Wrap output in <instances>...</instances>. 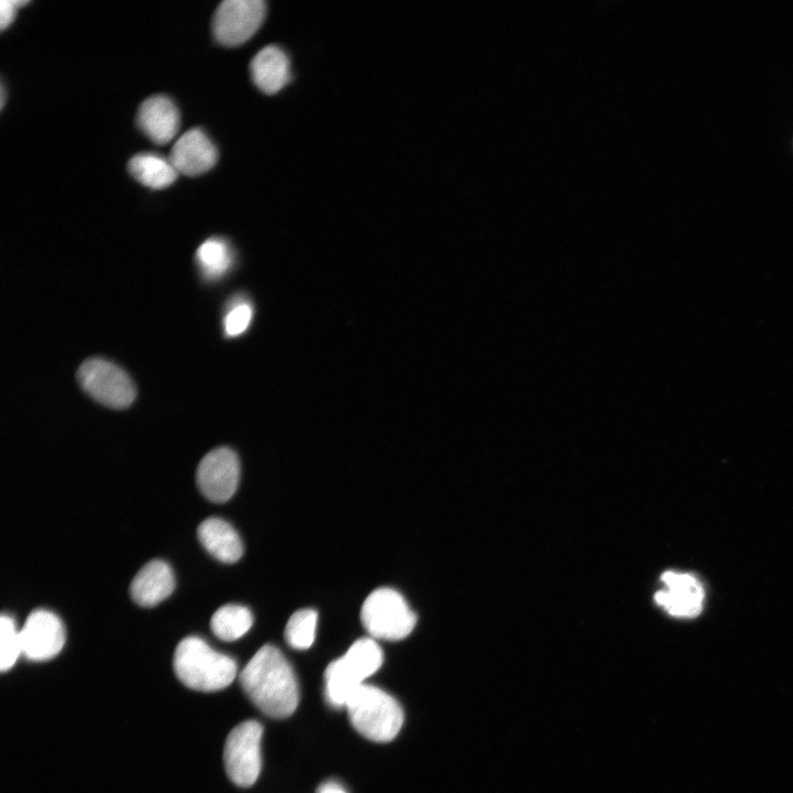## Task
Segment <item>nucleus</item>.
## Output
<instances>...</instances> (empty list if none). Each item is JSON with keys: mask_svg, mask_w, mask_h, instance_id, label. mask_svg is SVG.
Wrapping results in <instances>:
<instances>
[{"mask_svg": "<svg viewBox=\"0 0 793 793\" xmlns=\"http://www.w3.org/2000/svg\"><path fill=\"white\" fill-rule=\"evenodd\" d=\"M661 579L664 588L654 595V600L661 608L674 617L692 618L699 615L705 594L694 575L667 571L662 574Z\"/></svg>", "mask_w": 793, "mask_h": 793, "instance_id": "nucleus-11", "label": "nucleus"}, {"mask_svg": "<svg viewBox=\"0 0 793 793\" xmlns=\"http://www.w3.org/2000/svg\"><path fill=\"white\" fill-rule=\"evenodd\" d=\"M345 707L352 727L376 742L391 741L403 724L399 703L384 691L365 683L352 693Z\"/></svg>", "mask_w": 793, "mask_h": 793, "instance_id": "nucleus-3", "label": "nucleus"}, {"mask_svg": "<svg viewBox=\"0 0 793 793\" xmlns=\"http://www.w3.org/2000/svg\"><path fill=\"white\" fill-rule=\"evenodd\" d=\"M262 726L256 720L237 725L227 736L224 764L228 778L238 786L252 785L261 770Z\"/></svg>", "mask_w": 793, "mask_h": 793, "instance_id": "nucleus-7", "label": "nucleus"}, {"mask_svg": "<svg viewBox=\"0 0 793 793\" xmlns=\"http://www.w3.org/2000/svg\"><path fill=\"white\" fill-rule=\"evenodd\" d=\"M173 667L177 678L199 692L220 691L237 675L233 659L222 654L198 637H186L176 647Z\"/></svg>", "mask_w": 793, "mask_h": 793, "instance_id": "nucleus-2", "label": "nucleus"}, {"mask_svg": "<svg viewBox=\"0 0 793 793\" xmlns=\"http://www.w3.org/2000/svg\"><path fill=\"white\" fill-rule=\"evenodd\" d=\"M317 793H347L346 790L335 781H327L319 785Z\"/></svg>", "mask_w": 793, "mask_h": 793, "instance_id": "nucleus-24", "label": "nucleus"}, {"mask_svg": "<svg viewBox=\"0 0 793 793\" xmlns=\"http://www.w3.org/2000/svg\"><path fill=\"white\" fill-rule=\"evenodd\" d=\"M360 618L372 638L390 641L404 639L416 623V616L403 596L388 587L374 589L366 598Z\"/></svg>", "mask_w": 793, "mask_h": 793, "instance_id": "nucleus-5", "label": "nucleus"}, {"mask_svg": "<svg viewBox=\"0 0 793 793\" xmlns=\"http://www.w3.org/2000/svg\"><path fill=\"white\" fill-rule=\"evenodd\" d=\"M0 669L9 671L22 654L20 630L10 616L2 615L0 619Z\"/></svg>", "mask_w": 793, "mask_h": 793, "instance_id": "nucleus-21", "label": "nucleus"}, {"mask_svg": "<svg viewBox=\"0 0 793 793\" xmlns=\"http://www.w3.org/2000/svg\"><path fill=\"white\" fill-rule=\"evenodd\" d=\"M3 105H4V87L2 85L1 86V108L3 107Z\"/></svg>", "mask_w": 793, "mask_h": 793, "instance_id": "nucleus-25", "label": "nucleus"}, {"mask_svg": "<svg viewBox=\"0 0 793 793\" xmlns=\"http://www.w3.org/2000/svg\"><path fill=\"white\" fill-rule=\"evenodd\" d=\"M24 0H1L0 2V26L4 30L13 21L17 8L25 6Z\"/></svg>", "mask_w": 793, "mask_h": 793, "instance_id": "nucleus-23", "label": "nucleus"}, {"mask_svg": "<svg viewBox=\"0 0 793 793\" xmlns=\"http://www.w3.org/2000/svg\"><path fill=\"white\" fill-rule=\"evenodd\" d=\"M175 588L172 568L161 560L148 562L133 577L130 595L135 604L152 607L166 599Z\"/></svg>", "mask_w": 793, "mask_h": 793, "instance_id": "nucleus-14", "label": "nucleus"}, {"mask_svg": "<svg viewBox=\"0 0 793 793\" xmlns=\"http://www.w3.org/2000/svg\"><path fill=\"white\" fill-rule=\"evenodd\" d=\"M128 170L139 183L154 189L170 186L178 174L169 159L149 152L132 156Z\"/></svg>", "mask_w": 793, "mask_h": 793, "instance_id": "nucleus-17", "label": "nucleus"}, {"mask_svg": "<svg viewBox=\"0 0 793 793\" xmlns=\"http://www.w3.org/2000/svg\"><path fill=\"white\" fill-rule=\"evenodd\" d=\"M196 262L208 280H216L225 274L232 263L229 243L221 238L205 240L196 251Z\"/></svg>", "mask_w": 793, "mask_h": 793, "instance_id": "nucleus-19", "label": "nucleus"}, {"mask_svg": "<svg viewBox=\"0 0 793 793\" xmlns=\"http://www.w3.org/2000/svg\"><path fill=\"white\" fill-rule=\"evenodd\" d=\"M77 380L88 395L108 408L126 409L137 395L129 374L102 358L86 359L78 368Z\"/></svg>", "mask_w": 793, "mask_h": 793, "instance_id": "nucleus-6", "label": "nucleus"}, {"mask_svg": "<svg viewBox=\"0 0 793 793\" xmlns=\"http://www.w3.org/2000/svg\"><path fill=\"white\" fill-rule=\"evenodd\" d=\"M261 0H226L216 9L213 34L225 46H238L248 41L261 26L265 17Z\"/></svg>", "mask_w": 793, "mask_h": 793, "instance_id": "nucleus-8", "label": "nucleus"}, {"mask_svg": "<svg viewBox=\"0 0 793 793\" xmlns=\"http://www.w3.org/2000/svg\"><path fill=\"white\" fill-rule=\"evenodd\" d=\"M197 536L204 548L222 563H235L242 556L243 546L238 533L222 519L204 520Z\"/></svg>", "mask_w": 793, "mask_h": 793, "instance_id": "nucleus-16", "label": "nucleus"}, {"mask_svg": "<svg viewBox=\"0 0 793 793\" xmlns=\"http://www.w3.org/2000/svg\"><path fill=\"white\" fill-rule=\"evenodd\" d=\"M22 654L32 661L56 656L65 643V628L52 611H32L20 630Z\"/></svg>", "mask_w": 793, "mask_h": 793, "instance_id": "nucleus-10", "label": "nucleus"}, {"mask_svg": "<svg viewBox=\"0 0 793 793\" xmlns=\"http://www.w3.org/2000/svg\"><path fill=\"white\" fill-rule=\"evenodd\" d=\"M240 464L237 454L229 447H217L199 461L196 484L199 491L213 502L229 500L237 490Z\"/></svg>", "mask_w": 793, "mask_h": 793, "instance_id": "nucleus-9", "label": "nucleus"}, {"mask_svg": "<svg viewBox=\"0 0 793 793\" xmlns=\"http://www.w3.org/2000/svg\"><path fill=\"white\" fill-rule=\"evenodd\" d=\"M217 157L213 141L203 130L193 128L175 141L169 160L177 173L197 176L210 170Z\"/></svg>", "mask_w": 793, "mask_h": 793, "instance_id": "nucleus-12", "label": "nucleus"}, {"mask_svg": "<svg viewBox=\"0 0 793 793\" xmlns=\"http://www.w3.org/2000/svg\"><path fill=\"white\" fill-rule=\"evenodd\" d=\"M317 613L313 609H302L294 612L284 630L285 640L296 650L308 649L315 639Z\"/></svg>", "mask_w": 793, "mask_h": 793, "instance_id": "nucleus-20", "label": "nucleus"}, {"mask_svg": "<svg viewBox=\"0 0 793 793\" xmlns=\"http://www.w3.org/2000/svg\"><path fill=\"white\" fill-rule=\"evenodd\" d=\"M252 318V307L248 302H237L225 316L224 326L226 335L238 336L249 326Z\"/></svg>", "mask_w": 793, "mask_h": 793, "instance_id": "nucleus-22", "label": "nucleus"}, {"mask_svg": "<svg viewBox=\"0 0 793 793\" xmlns=\"http://www.w3.org/2000/svg\"><path fill=\"white\" fill-rule=\"evenodd\" d=\"M137 123L151 141L165 144L178 131L180 113L172 99L163 95H154L140 105Z\"/></svg>", "mask_w": 793, "mask_h": 793, "instance_id": "nucleus-13", "label": "nucleus"}, {"mask_svg": "<svg viewBox=\"0 0 793 793\" xmlns=\"http://www.w3.org/2000/svg\"><path fill=\"white\" fill-rule=\"evenodd\" d=\"M252 626L250 610L241 605L228 604L218 608L210 619V629L222 641L241 638Z\"/></svg>", "mask_w": 793, "mask_h": 793, "instance_id": "nucleus-18", "label": "nucleus"}, {"mask_svg": "<svg viewBox=\"0 0 793 793\" xmlns=\"http://www.w3.org/2000/svg\"><path fill=\"white\" fill-rule=\"evenodd\" d=\"M242 689L265 715L273 718L291 716L298 704V686L294 672L279 649L261 647L239 676Z\"/></svg>", "mask_w": 793, "mask_h": 793, "instance_id": "nucleus-1", "label": "nucleus"}, {"mask_svg": "<svg viewBox=\"0 0 793 793\" xmlns=\"http://www.w3.org/2000/svg\"><path fill=\"white\" fill-rule=\"evenodd\" d=\"M250 73L256 86L272 95L290 82V62L283 50L276 45H268L252 58Z\"/></svg>", "mask_w": 793, "mask_h": 793, "instance_id": "nucleus-15", "label": "nucleus"}, {"mask_svg": "<svg viewBox=\"0 0 793 793\" xmlns=\"http://www.w3.org/2000/svg\"><path fill=\"white\" fill-rule=\"evenodd\" d=\"M383 655L372 638L355 641L347 652L328 664L325 671V693L334 707L346 706L363 681L379 670Z\"/></svg>", "mask_w": 793, "mask_h": 793, "instance_id": "nucleus-4", "label": "nucleus"}]
</instances>
